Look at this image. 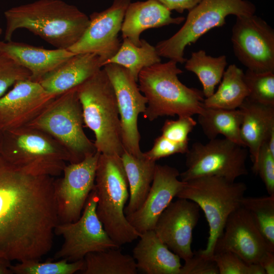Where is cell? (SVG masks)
Segmentation results:
<instances>
[{
	"instance_id": "cell-1",
	"label": "cell",
	"mask_w": 274,
	"mask_h": 274,
	"mask_svg": "<svg viewBox=\"0 0 274 274\" xmlns=\"http://www.w3.org/2000/svg\"><path fill=\"white\" fill-rule=\"evenodd\" d=\"M54 177L25 173L0 155V258L38 260L59 223Z\"/></svg>"
},
{
	"instance_id": "cell-2",
	"label": "cell",
	"mask_w": 274,
	"mask_h": 274,
	"mask_svg": "<svg viewBox=\"0 0 274 274\" xmlns=\"http://www.w3.org/2000/svg\"><path fill=\"white\" fill-rule=\"evenodd\" d=\"M5 41L18 29H26L57 49H68L81 38L89 17L76 6L61 0H38L4 13Z\"/></svg>"
},
{
	"instance_id": "cell-3",
	"label": "cell",
	"mask_w": 274,
	"mask_h": 274,
	"mask_svg": "<svg viewBox=\"0 0 274 274\" xmlns=\"http://www.w3.org/2000/svg\"><path fill=\"white\" fill-rule=\"evenodd\" d=\"M183 71L170 60L143 68L138 76L139 89L147 100L145 118L153 121L164 116L198 115L203 110L201 90L183 84L178 75Z\"/></svg>"
},
{
	"instance_id": "cell-4",
	"label": "cell",
	"mask_w": 274,
	"mask_h": 274,
	"mask_svg": "<svg viewBox=\"0 0 274 274\" xmlns=\"http://www.w3.org/2000/svg\"><path fill=\"white\" fill-rule=\"evenodd\" d=\"M84 124L95 135L100 153L121 157L124 152L117 99L104 68L77 87Z\"/></svg>"
},
{
	"instance_id": "cell-5",
	"label": "cell",
	"mask_w": 274,
	"mask_h": 274,
	"mask_svg": "<svg viewBox=\"0 0 274 274\" xmlns=\"http://www.w3.org/2000/svg\"><path fill=\"white\" fill-rule=\"evenodd\" d=\"M95 184L96 213L111 238L120 247L140 237L141 234L129 223L124 213L129 192L121 157L100 153Z\"/></svg>"
},
{
	"instance_id": "cell-6",
	"label": "cell",
	"mask_w": 274,
	"mask_h": 274,
	"mask_svg": "<svg viewBox=\"0 0 274 274\" xmlns=\"http://www.w3.org/2000/svg\"><path fill=\"white\" fill-rule=\"evenodd\" d=\"M0 155L22 171L36 176H58L70 157L48 134L24 126L3 132Z\"/></svg>"
},
{
	"instance_id": "cell-7",
	"label": "cell",
	"mask_w": 274,
	"mask_h": 274,
	"mask_svg": "<svg viewBox=\"0 0 274 274\" xmlns=\"http://www.w3.org/2000/svg\"><path fill=\"white\" fill-rule=\"evenodd\" d=\"M247 190L244 182L206 176L186 182L177 194L178 198L195 202L204 212L209 226V235L206 248L199 250L204 256L213 257L216 242L223 233L227 218L242 206Z\"/></svg>"
},
{
	"instance_id": "cell-8",
	"label": "cell",
	"mask_w": 274,
	"mask_h": 274,
	"mask_svg": "<svg viewBox=\"0 0 274 274\" xmlns=\"http://www.w3.org/2000/svg\"><path fill=\"white\" fill-rule=\"evenodd\" d=\"M82 107L77 87L56 96L27 126L41 130L67 151L70 163H78L97 151L83 129Z\"/></svg>"
},
{
	"instance_id": "cell-9",
	"label": "cell",
	"mask_w": 274,
	"mask_h": 274,
	"mask_svg": "<svg viewBox=\"0 0 274 274\" xmlns=\"http://www.w3.org/2000/svg\"><path fill=\"white\" fill-rule=\"evenodd\" d=\"M256 10L255 5L247 0H202L189 11L182 27L170 38L159 42L155 48L160 57L184 63L187 46L195 43L211 29L224 25L228 15L249 16Z\"/></svg>"
},
{
	"instance_id": "cell-10",
	"label": "cell",
	"mask_w": 274,
	"mask_h": 274,
	"mask_svg": "<svg viewBox=\"0 0 274 274\" xmlns=\"http://www.w3.org/2000/svg\"><path fill=\"white\" fill-rule=\"evenodd\" d=\"M249 151L226 138L214 139L205 144H193L186 154V169L180 174L183 182L206 176H218L231 181L248 175Z\"/></svg>"
},
{
	"instance_id": "cell-11",
	"label": "cell",
	"mask_w": 274,
	"mask_h": 274,
	"mask_svg": "<svg viewBox=\"0 0 274 274\" xmlns=\"http://www.w3.org/2000/svg\"><path fill=\"white\" fill-rule=\"evenodd\" d=\"M97 201L94 189L90 193L79 219L56 225L54 234L62 236L64 242L54 254V260L64 259L74 262L84 259L89 253L120 248L109 236L97 216Z\"/></svg>"
},
{
	"instance_id": "cell-12",
	"label": "cell",
	"mask_w": 274,
	"mask_h": 274,
	"mask_svg": "<svg viewBox=\"0 0 274 274\" xmlns=\"http://www.w3.org/2000/svg\"><path fill=\"white\" fill-rule=\"evenodd\" d=\"M231 40L237 59L249 70L274 72V29L253 14L236 17Z\"/></svg>"
},
{
	"instance_id": "cell-13",
	"label": "cell",
	"mask_w": 274,
	"mask_h": 274,
	"mask_svg": "<svg viewBox=\"0 0 274 274\" xmlns=\"http://www.w3.org/2000/svg\"><path fill=\"white\" fill-rule=\"evenodd\" d=\"M113 86L121 122V138L124 151L136 157L143 156L140 147L139 115L144 113L147 100L141 94L137 82L125 67L115 63L104 66Z\"/></svg>"
},
{
	"instance_id": "cell-14",
	"label": "cell",
	"mask_w": 274,
	"mask_h": 274,
	"mask_svg": "<svg viewBox=\"0 0 274 274\" xmlns=\"http://www.w3.org/2000/svg\"><path fill=\"white\" fill-rule=\"evenodd\" d=\"M100 153L97 151L78 163L66 164L63 176L54 181V194L59 223L73 222L80 217L95 179Z\"/></svg>"
},
{
	"instance_id": "cell-15",
	"label": "cell",
	"mask_w": 274,
	"mask_h": 274,
	"mask_svg": "<svg viewBox=\"0 0 274 274\" xmlns=\"http://www.w3.org/2000/svg\"><path fill=\"white\" fill-rule=\"evenodd\" d=\"M130 3L131 0H114L108 9L92 13L83 35L68 50L74 54H95L99 56L103 66L120 47L118 33Z\"/></svg>"
},
{
	"instance_id": "cell-16",
	"label": "cell",
	"mask_w": 274,
	"mask_h": 274,
	"mask_svg": "<svg viewBox=\"0 0 274 274\" xmlns=\"http://www.w3.org/2000/svg\"><path fill=\"white\" fill-rule=\"evenodd\" d=\"M56 96L30 79L18 81L0 97V131L27 126Z\"/></svg>"
},
{
	"instance_id": "cell-17",
	"label": "cell",
	"mask_w": 274,
	"mask_h": 274,
	"mask_svg": "<svg viewBox=\"0 0 274 274\" xmlns=\"http://www.w3.org/2000/svg\"><path fill=\"white\" fill-rule=\"evenodd\" d=\"M229 251L248 264L259 263L271 250L249 212L242 206L233 212L217 241L213 255Z\"/></svg>"
},
{
	"instance_id": "cell-18",
	"label": "cell",
	"mask_w": 274,
	"mask_h": 274,
	"mask_svg": "<svg viewBox=\"0 0 274 274\" xmlns=\"http://www.w3.org/2000/svg\"><path fill=\"white\" fill-rule=\"evenodd\" d=\"M199 210L195 202L178 198L161 213L154 229L168 249L184 261L193 255L192 232L199 220Z\"/></svg>"
},
{
	"instance_id": "cell-19",
	"label": "cell",
	"mask_w": 274,
	"mask_h": 274,
	"mask_svg": "<svg viewBox=\"0 0 274 274\" xmlns=\"http://www.w3.org/2000/svg\"><path fill=\"white\" fill-rule=\"evenodd\" d=\"M179 170L167 165L156 164L153 180L147 196L140 208L126 216L140 233L154 230L160 215L184 187Z\"/></svg>"
},
{
	"instance_id": "cell-20",
	"label": "cell",
	"mask_w": 274,
	"mask_h": 274,
	"mask_svg": "<svg viewBox=\"0 0 274 274\" xmlns=\"http://www.w3.org/2000/svg\"><path fill=\"white\" fill-rule=\"evenodd\" d=\"M0 54L27 70L29 79L39 82L75 54L68 49H46L11 40L0 41Z\"/></svg>"
},
{
	"instance_id": "cell-21",
	"label": "cell",
	"mask_w": 274,
	"mask_h": 274,
	"mask_svg": "<svg viewBox=\"0 0 274 274\" xmlns=\"http://www.w3.org/2000/svg\"><path fill=\"white\" fill-rule=\"evenodd\" d=\"M101 67L102 62L95 54H75L45 75L39 83L47 92L57 96L77 87Z\"/></svg>"
},
{
	"instance_id": "cell-22",
	"label": "cell",
	"mask_w": 274,
	"mask_h": 274,
	"mask_svg": "<svg viewBox=\"0 0 274 274\" xmlns=\"http://www.w3.org/2000/svg\"><path fill=\"white\" fill-rule=\"evenodd\" d=\"M168 8L158 0L130 3L124 17L121 31L123 39L134 45L141 44L140 35L144 30L169 24H179L185 17H173Z\"/></svg>"
},
{
	"instance_id": "cell-23",
	"label": "cell",
	"mask_w": 274,
	"mask_h": 274,
	"mask_svg": "<svg viewBox=\"0 0 274 274\" xmlns=\"http://www.w3.org/2000/svg\"><path fill=\"white\" fill-rule=\"evenodd\" d=\"M238 109L243 116L241 135L250 154L253 172L261 146L274 130V106L256 102L247 97Z\"/></svg>"
},
{
	"instance_id": "cell-24",
	"label": "cell",
	"mask_w": 274,
	"mask_h": 274,
	"mask_svg": "<svg viewBox=\"0 0 274 274\" xmlns=\"http://www.w3.org/2000/svg\"><path fill=\"white\" fill-rule=\"evenodd\" d=\"M132 250L137 269L146 274H180V257L170 250L154 230L141 234Z\"/></svg>"
},
{
	"instance_id": "cell-25",
	"label": "cell",
	"mask_w": 274,
	"mask_h": 274,
	"mask_svg": "<svg viewBox=\"0 0 274 274\" xmlns=\"http://www.w3.org/2000/svg\"><path fill=\"white\" fill-rule=\"evenodd\" d=\"M121 159L129 187V201L124 209L127 216L139 209L146 199L153 180L156 163L144 154L136 157L125 151Z\"/></svg>"
},
{
	"instance_id": "cell-26",
	"label": "cell",
	"mask_w": 274,
	"mask_h": 274,
	"mask_svg": "<svg viewBox=\"0 0 274 274\" xmlns=\"http://www.w3.org/2000/svg\"><path fill=\"white\" fill-rule=\"evenodd\" d=\"M242 117L239 109L226 110L204 106L203 111L198 115V122L209 140L222 134L225 138L246 147L241 135Z\"/></svg>"
},
{
	"instance_id": "cell-27",
	"label": "cell",
	"mask_w": 274,
	"mask_h": 274,
	"mask_svg": "<svg viewBox=\"0 0 274 274\" xmlns=\"http://www.w3.org/2000/svg\"><path fill=\"white\" fill-rule=\"evenodd\" d=\"M222 81L216 91L204 99L206 107L226 110L238 109L249 94L243 70L231 64L224 71Z\"/></svg>"
},
{
	"instance_id": "cell-28",
	"label": "cell",
	"mask_w": 274,
	"mask_h": 274,
	"mask_svg": "<svg viewBox=\"0 0 274 274\" xmlns=\"http://www.w3.org/2000/svg\"><path fill=\"white\" fill-rule=\"evenodd\" d=\"M160 62V56L155 47L145 40L141 39V44L138 46L124 38L117 53L106 61L104 66L109 63L121 65L126 68L138 82L139 75L143 68Z\"/></svg>"
},
{
	"instance_id": "cell-29",
	"label": "cell",
	"mask_w": 274,
	"mask_h": 274,
	"mask_svg": "<svg viewBox=\"0 0 274 274\" xmlns=\"http://www.w3.org/2000/svg\"><path fill=\"white\" fill-rule=\"evenodd\" d=\"M118 248L91 252L84 257L83 274H136L138 269L133 257Z\"/></svg>"
},
{
	"instance_id": "cell-30",
	"label": "cell",
	"mask_w": 274,
	"mask_h": 274,
	"mask_svg": "<svg viewBox=\"0 0 274 274\" xmlns=\"http://www.w3.org/2000/svg\"><path fill=\"white\" fill-rule=\"evenodd\" d=\"M185 63V69L197 76L206 98L214 93L215 87L221 82L227 65L225 55L214 57L207 55L203 50L192 52L191 57Z\"/></svg>"
},
{
	"instance_id": "cell-31",
	"label": "cell",
	"mask_w": 274,
	"mask_h": 274,
	"mask_svg": "<svg viewBox=\"0 0 274 274\" xmlns=\"http://www.w3.org/2000/svg\"><path fill=\"white\" fill-rule=\"evenodd\" d=\"M241 206L249 212L269 247L274 251V195L244 196Z\"/></svg>"
},
{
	"instance_id": "cell-32",
	"label": "cell",
	"mask_w": 274,
	"mask_h": 274,
	"mask_svg": "<svg viewBox=\"0 0 274 274\" xmlns=\"http://www.w3.org/2000/svg\"><path fill=\"white\" fill-rule=\"evenodd\" d=\"M85 268L84 259L74 262L64 259L55 261L49 259L43 262L31 260L10 266L12 273L16 274H73L81 272Z\"/></svg>"
},
{
	"instance_id": "cell-33",
	"label": "cell",
	"mask_w": 274,
	"mask_h": 274,
	"mask_svg": "<svg viewBox=\"0 0 274 274\" xmlns=\"http://www.w3.org/2000/svg\"><path fill=\"white\" fill-rule=\"evenodd\" d=\"M244 79L252 101L274 106V72L256 73L247 70Z\"/></svg>"
},
{
	"instance_id": "cell-34",
	"label": "cell",
	"mask_w": 274,
	"mask_h": 274,
	"mask_svg": "<svg viewBox=\"0 0 274 274\" xmlns=\"http://www.w3.org/2000/svg\"><path fill=\"white\" fill-rule=\"evenodd\" d=\"M213 258L219 274H266L259 263L248 264L231 252L216 253Z\"/></svg>"
},
{
	"instance_id": "cell-35",
	"label": "cell",
	"mask_w": 274,
	"mask_h": 274,
	"mask_svg": "<svg viewBox=\"0 0 274 274\" xmlns=\"http://www.w3.org/2000/svg\"><path fill=\"white\" fill-rule=\"evenodd\" d=\"M30 72L11 58L0 54V97L18 81L29 79Z\"/></svg>"
},
{
	"instance_id": "cell-36",
	"label": "cell",
	"mask_w": 274,
	"mask_h": 274,
	"mask_svg": "<svg viewBox=\"0 0 274 274\" xmlns=\"http://www.w3.org/2000/svg\"><path fill=\"white\" fill-rule=\"evenodd\" d=\"M196 124L192 116H179L176 120L167 119L161 128V135L175 142L188 143V135Z\"/></svg>"
},
{
	"instance_id": "cell-37",
	"label": "cell",
	"mask_w": 274,
	"mask_h": 274,
	"mask_svg": "<svg viewBox=\"0 0 274 274\" xmlns=\"http://www.w3.org/2000/svg\"><path fill=\"white\" fill-rule=\"evenodd\" d=\"M253 173L259 175L268 194L274 195V154L269 150L267 142L260 148Z\"/></svg>"
},
{
	"instance_id": "cell-38",
	"label": "cell",
	"mask_w": 274,
	"mask_h": 274,
	"mask_svg": "<svg viewBox=\"0 0 274 274\" xmlns=\"http://www.w3.org/2000/svg\"><path fill=\"white\" fill-rule=\"evenodd\" d=\"M188 149V143L175 142L161 135L155 139L152 148L143 154L147 158L156 161L175 154H185Z\"/></svg>"
},
{
	"instance_id": "cell-39",
	"label": "cell",
	"mask_w": 274,
	"mask_h": 274,
	"mask_svg": "<svg viewBox=\"0 0 274 274\" xmlns=\"http://www.w3.org/2000/svg\"><path fill=\"white\" fill-rule=\"evenodd\" d=\"M184 261L180 274H219L213 258L204 256L199 250L194 251L193 256Z\"/></svg>"
},
{
	"instance_id": "cell-40",
	"label": "cell",
	"mask_w": 274,
	"mask_h": 274,
	"mask_svg": "<svg viewBox=\"0 0 274 274\" xmlns=\"http://www.w3.org/2000/svg\"><path fill=\"white\" fill-rule=\"evenodd\" d=\"M170 11L175 10L183 13L185 10L190 11L197 6L202 0H158Z\"/></svg>"
},
{
	"instance_id": "cell-41",
	"label": "cell",
	"mask_w": 274,
	"mask_h": 274,
	"mask_svg": "<svg viewBox=\"0 0 274 274\" xmlns=\"http://www.w3.org/2000/svg\"><path fill=\"white\" fill-rule=\"evenodd\" d=\"M259 264L266 274L274 273V252L268 251L261 259Z\"/></svg>"
},
{
	"instance_id": "cell-42",
	"label": "cell",
	"mask_w": 274,
	"mask_h": 274,
	"mask_svg": "<svg viewBox=\"0 0 274 274\" xmlns=\"http://www.w3.org/2000/svg\"><path fill=\"white\" fill-rule=\"evenodd\" d=\"M11 261L3 258H0V274H12L10 268Z\"/></svg>"
},
{
	"instance_id": "cell-43",
	"label": "cell",
	"mask_w": 274,
	"mask_h": 274,
	"mask_svg": "<svg viewBox=\"0 0 274 274\" xmlns=\"http://www.w3.org/2000/svg\"><path fill=\"white\" fill-rule=\"evenodd\" d=\"M267 145L270 151L274 154V130L271 133L267 141Z\"/></svg>"
},
{
	"instance_id": "cell-44",
	"label": "cell",
	"mask_w": 274,
	"mask_h": 274,
	"mask_svg": "<svg viewBox=\"0 0 274 274\" xmlns=\"http://www.w3.org/2000/svg\"><path fill=\"white\" fill-rule=\"evenodd\" d=\"M3 136V132L2 131H0V154H1V149H2V146Z\"/></svg>"
},
{
	"instance_id": "cell-45",
	"label": "cell",
	"mask_w": 274,
	"mask_h": 274,
	"mask_svg": "<svg viewBox=\"0 0 274 274\" xmlns=\"http://www.w3.org/2000/svg\"><path fill=\"white\" fill-rule=\"evenodd\" d=\"M2 29L0 27V36L1 35L2 33Z\"/></svg>"
}]
</instances>
